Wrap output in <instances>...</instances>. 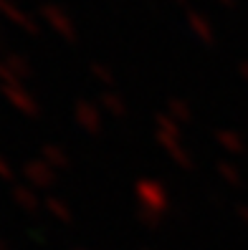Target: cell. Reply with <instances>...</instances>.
Wrapping results in <instances>:
<instances>
[{
    "label": "cell",
    "instance_id": "1",
    "mask_svg": "<svg viewBox=\"0 0 248 250\" xmlns=\"http://www.w3.org/2000/svg\"><path fill=\"white\" fill-rule=\"evenodd\" d=\"M225 3H230V0H225Z\"/></svg>",
    "mask_w": 248,
    "mask_h": 250
}]
</instances>
